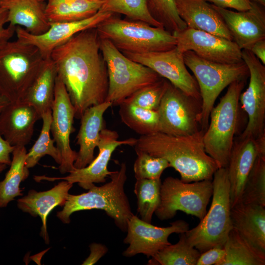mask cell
Here are the masks:
<instances>
[{"instance_id": "obj_30", "label": "cell", "mask_w": 265, "mask_h": 265, "mask_svg": "<svg viewBox=\"0 0 265 265\" xmlns=\"http://www.w3.org/2000/svg\"><path fill=\"white\" fill-rule=\"evenodd\" d=\"M223 247L226 254L221 265H265V254L255 248L234 229Z\"/></svg>"}, {"instance_id": "obj_18", "label": "cell", "mask_w": 265, "mask_h": 265, "mask_svg": "<svg viewBox=\"0 0 265 265\" xmlns=\"http://www.w3.org/2000/svg\"><path fill=\"white\" fill-rule=\"evenodd\" d=\"M110 12L99 10L94 15L80 21L51 23L45 33L33 35L24 28L17 26L15 33L20 41L35 46L44 59L50 58L52 51L78 33L96 28L100 23L110 17Z\"/></svg>"}, {"instance_id": "obj_37", "label": "cell", "mask_w": 265, "mask_h": 265, "mask_svg": "<svg viewBox=\"0 0 265 265\" xmlns=\"http://www.w3.org/2000/svg\"><path fill=\"white\" fill-rule=\"evenodd\" d=\"M152 16L167 30L173 33L187 26L179 16L174 0H147Z\"/></svg>"}, {"instance_id": "obj_4", "label": "cell", "mask_w": 265, "mask_h": 265, "mask_svg": "<svg viewBox=\"0 0 265 265\" xmlns=\"http://www.w3.org/2000/svg\"><path fill=\"white\" fill-rule=\"evenodd\" d=\"M99 38L109 40L122 53L162 52L176 46L173 34L146 22L123 19L112 15L96 27Z\"/></svg>"}, {"instance_id": "obj_33", "label": "cell", "mask_w": 265, "mask_h": 265, "mask_svg": "<svg viewBox=\"0 0 265 265\" xmlns=\"http://www.w3.org/2000/svg\"><path fill=\"white\" fill-rule=\"evenodd\" d=\"M159 179H141L136 180L134 193L137 198V211L141 219L151 223L153 214L160 200Z\"/></svg>"}, {"instance_id": "obj_17", "label": "cell", "mask_w": 265, "mask_h": 265, "mask_svg": "<svg viewBox=\"0 0 265 265\" xmlns=\"http://www.w3.org/2000/svg\"><path fill=\"white\" fill-rule=\"evenodd\" d=\"M118 138L119 134L117 132L105 128L100 133V140L97 146L99 149L98 155L87 166L76 169L66 177L38 176L35 179L49 181L62 180L73 184L78 183L80 186L85 189H89L94 185V183H105L106 178L113 172L108 170L107 165L115 150L123 145L133 146L136 141V139L134 138L122 140H118Z\"/></svg>"}, {"instance_id": "obj_21", "label": "cell", "mask_w": 265, "mask_h": 265, "mask_svg": "<svg viewBox=\"0 0 265 265\" xmlns=\"http://www.w3.org/2000/svg\"><path fill=\"white\" fill-rule=\"evenodd\" d=\"M40 118L35 108L23 101L10 102L0 114V134L12 146L26 145Z\"/></svg>"}, {"instance_id": "obj_13", "label": "cell", "mask_w": 265, "mask_h": 265, "mask_svg": "<svg viewBox=\"0 0 265 265\" xmlns=\"http://www.w3.org/2000/svg\"><path fill=\"white\" fill-rule=\"evenodd\" d=\"M74 118V107L63 82L57 76L52 107L51 132L61 156L58 169L62 174L76 169L74 163L77 152L71 148L70 139L71 134L75 131Z\"/></svg>"}, {"instance_id": "obj_46", "label": "cell", "mask_w": 265, "mask_h": 265, "mask_svg": "<svg viewBox=\"0 0 265 265\" xmlns=\"http://www.w3.org/2000/svg\"><path fill=\"white\" fill-rule=\"evenodd\" d=\"M10 102L6 98L0 96V114L4 107Z\"/></svg>"}, {"instance_id": "obj_24", "label": "cell", "mask_w": 265, "mask_h": 265, "mask_svg": "<svg viewBox=\"0 0 265 265\" xmlns=\"http://www.w3.org/2000/svg\"><path fill=\"white\" fill-rule=\"evenodd\" d=\"M73 185V184L63 180L47 191L37 192L31 189L26 195L17 201V206L23 212L34 217L40 216L42 222L41 235L46 244L49 243L47 230V216L56 206H64L69 190Z\"/></svg>"}, {"instance_id": "obj_20", "label": "cell", "mask_w": 265, "mask_h": 265, "mask_svg": "<svg viewBox=\"0 0 265 265\" xmlns=\"http://www.w3.org/2000/svg\"><path fill=\"white\" fill-rule=\"evenodd\" d=\"M251 1V8L244 11H235L212 4L223 19L233 41L241 50H249L256 42L265 39L263 6Z\"/></svg>"}, {"instance_id": "obj_7", "label": "cell", "mask_w": 265, "mask_h": 265, "mask_svg": "<svg viewBox=\"0 0 265 265\" xmlns=\"http://www.w3.org/2000/svg\"><path fill=\"white\" fill-rule=\"evenodd\" d=\"M244 85V80H240L228 86L225 94L211 110L204 133L205 151L219 168L228 165L238 125L239 96Z\"/></svg>"}, {"instance_id": "obj_31", "label": "cell", "mask_w": 265, "mask_h": 265, "mask_svg": "<svg viewBox=\"0 0 265 265\" xmlns=\"http://www.w3.org/2000/svg\"><path fill=\"white\" fill-rule=\"evenodd\" d=\"M119 106L122 122L136 133L146 135L160 132L158 110L146 109L124 102Z\"/></svg>"}, {"instance_id": "obj_19", "label": "cell", "mask_w": 265, "mask_h": 265, "mask_svg": "<svg viewBox=\"0 0 265 265\" xmlns=\"http://www.w3.org/2000/svg\"><path fill=\"white\" fill-rule=\"evenodd\" d=\"M258 156H265V135L258 138L239 137L234 142L226 168L231 208L239 203L247 177Z\"/></svg>"}, {"instance_id": "obj_2", "label": "cell", "mask_w": 265, "mask_h": 265, "mask_svg": "<svg viewBox=\"0 0 265 265\" xmlns=\"http://www.w3.org/2000/svg\"><path fill=\"white\" fill-rule=\"evenodd\" d=\"M204 133L200 131L180 136L159 132L140 135L133 147L135 152H143L165 159L184 182L212 180L219 167L205 151Z\"/></svg>"}, {"instance_id": "obj_6", "label": "cell", "mask_w": 265, "mask_h": 265, "mask_svg": "<svg viewBox=\"0 0 265 265\" xmlns=\"http://www.w3.org/2000/svg\"><path fill=\"white\" fill-rule=\"evenodd\" d=\"M44 59L35 46L18 39L0 46V96L22 101Z\"/></svg>"}, {"instance_id": "obj_25", "label": "cell", "mask_w": 265, "mask_h": 265, "mask_svg": "<svg viewBox=\"0 0 265 265\" xmlns=\"http://www.w3.org/2000/svg\"><path fill=\"white\" fill-rule=\"evenodd\" d=\"M233 229L265 254V207L238 203L231 209Z\"/></svg>"}, {"instance_id": "obj_26", "label": "cell", "mask_w": 265, "mask_h": 265, "mask_svg": "<svg viewBox=\"0 0 265 265\" xmlns=\"http://www.w3.org/2000/svg\"><path fill=\"white\" fill-rule=\"evenodd\" d=\"M45 6L40 0H1L0 7L8 11V23L23 27L33 35L42 34L50 27Z\"/></svg>"}, {"instance_id": "obj_9", "label": "cell", "mask_w": 265, "mask_h": 265, "mask_svg": "<svg viewBox=\"0 0 265 265\" xmlns=\"http://www.w3.org/2000/svg\"><path fill=\"white\" fill-rule=\"evenodd\" d=\"M99 38L108 74V87L105 101L119 106L136 91L162 78L151 69L126 56L109 40Z\"/></svg>"}, {"instance_id": "obj_41", "label": "cell", "mask_w": 265, "mask_h": 265, "mask_svg": "<svg viewBox=\"0 0 265 265\" xmlns=\"http://www.w3.org/2000/svg\"><path fill=\"white\" fill-rule=\"evenodd\" d=\"M212 4L223 8H232L237 11H244L251 7V0H206Z\"/></svg>"}, {"instance_id": "obj_48", "label": "cell", "mask_w": 265, "mask_h": 265, "mask_svg": "<svg viewBox=\"0 0 265 265\" xmlns=\"http://www.w3.org/2000/svg\"><path fill=\"white\" fill-rule=\"evenodd\" d=\"M7 168V165L0 163V173Z\"/></svg>"}, {"instance_id": "obj_3", "label": "cell", "mask_w": 265, "mask_h": 265, "mask_svg": "<svg viewBox=\"0 0 265 265\" xmlns=\"http://www.w3.org/2000/svg\"><path fill=\"white\" fill-rule=\"evenodd\" d=\"M127 166L122 162L119 170L109 176L110 181L100 186L94 185L88 192L79 195L69 194L62 211L57 217L65 224L70 222L71 215L76 212L102 210L114 220L122 232H127V223L133 214L124 190L127 180Z\"/></svg>"}, {"instance_id": "obj_23", "label": "cell", "mask_w": 265, "mask_h": 265, "mask_svg": "<svg viewBox=\"0 0 265 265\" xmlns=\"http://www.w3.org/2000/svg\"><path fill=\"white\" fill-rule=\"evenodd\" d=\"M112 103L108 101L87 108L80 117V125L77 135L79 145L74 166L76 169L87 166L94 159V150L98 146L101 131L105 128L104 114Z\"/></svg>"}, {"instance_id": "obj_35", "label": "cell", "mask_w": 265, "mask_h": 265, "mask_svg": "<svg viewBox=\"0 0 265 265\" xmlns=\"http://www.w3.org/2000/svg\"><path fill=\"white\" fill-rule=\"evenodd\" d=\"M100 10L125 15L127 19L146 22L153 26L163 27L151 15L147 0H101ZM164 28V27H163Z\"/></svg>"}, {"instance_id": "obj_15", "label": "cell", "mask_w": 265, "mask_h": 265, "mask_svg": "<svg viewBox=\"0 0 265 265\" xmlns=\"http://www.w3.org/2000/svg\"><path fill=\"white\" fill-rule=\"evenodd\" d=\"M173 34L176 47L182 53L191 51L203 59L219 63L242 61L241 50L234 41L187 27Z\"/></svg>"}, {"instance_id": "obj_32", "label": "cell", "mask_w": 265, "mask_h": 265, "mask_svg": "<svg viewBox=\"0 0 265 265\" xmlns=\"http://www.w3.org/2000/svg\"><path fill=\"white\" fill-rule=\"evenodd\" d=\"M180 234L176 243H171L159 250L147 265H196L201 253L188 242L185 233Z\"/></svg>"}, {"instance_id": "obj_22", "label": "cell", "mask_w": 265, "mask_h": 265, "mask_svg": "<svg viewBox=\"0 0 265 265\" xmlns=\"http://www.w3.org/2000/svg\"><path fill=\"white\" fill-rule=\"evenodd\" d=\"M178 14L188 28L233 41L218 12L206 0H174Z\"/></svg>"}, {"instance_id": "obj_28", "label": "cell", "mask_w": 265, "mask_h": 265, "mask_svg": "<svg viewBox=\"0 0 265 265\" xmlns=\"http://www.w3.org/2000/svg\"><path fill=\"white\" fill-rule=\"evenodd\" d=\"M102 3L101 0H49L45 13L50 24L77 21L95 14Z\"/></svg>"}, {"instance_id": "obj_27", "label": "cell", "mask_w": 265, "mask_h": 265, "mask_svg": "<svg viewBox=\"0 0 265 265\" xmlns=\"http://www.w3.org/2000/svg\"><path fill=\"white\" fill-rule=\"evenodd\" d=\"M57 72L51 57L45 59L35 79L22 101L33 106L40 119L42 115L52 110Z\"/></svg>"}, {"instance_id": "obj_40", "label": "cell", "mask_w": 265, "mask_h": 265, "mask_svg": "<svg viewBox=\"0 0 265 265\" xmlns=\"http://www.w3.org/2000/svg\"><path fill=\"white\" fill-rule=\"evenodd\" d=\"M225 254L224 247L212 248L201 253L196 265H221Z\"/></svg>"}, {"instance_id": "obj_44", "label": "cell", "mask_w": 265, "mask_h": 265, "mask_svg": "<svg viewBox=\"0 0 265 265\" xmlns=\"http://www.w3.org/2000/svg\"><path fill=\"white\" fill-rule=\"evenodd\" d=\"M14 146L11 145L0 134V163L10 165L11 162L10 154L12 153Z\"/></svg>"}, {"instance_id": "obj_1", "label": "cell", "mask_w": 265, "mask_h": 265, "mask_svg": "<svg viewBox=\"0 0 265 265\" xmlns=\"http://www.w3.org/2000/svg\"><path fill=\"white\" fill-rule=\"evenodd\" d=\"M51 58L80 119L88 107L106 101L108 87L106 65L96 28L75 35L55 48Z\"/></svg>"}, {"instance_id": "obj_8", "label": "cell", "mask_w": 265, "mask_h": 265, "mask_svg": "<svg viewBox=\"0 0 265 265\" xmlns=\"http://www.w3.org/2000/svg\"><path fill=\"white\" fill-rule=\"evenodd\" d=\"M186 67L192 72L197 82L202 100L199 117L201 130L206 131L211 110L215 102L227 86L233 82L244 79L249 75L247 66L242 60L224 64L207 60L191 51L183 53Z\"/></svg>"}, {"instance_id": "obj_29", "label": "cell", "mask_w": 265, "mask_h": 265, "mask_svg": "<svg viewBox=\"0 0 265 265\" xmlns=\"http://www.w3.org/2000/svg\"><path fill=\"white\" fill-rule=\"evenodd\" d=\"M26 153L25 146H14L10 169L0 182V208L6 207L15 197L23 195L20 185L29 174L25 164Z\"/></svg>"}, {"instance_id": "obj_45", "label": "cell", "mask_w": 265, "mask_h": 265, "mask_svg": "<svg viewBox=\"0 0 265 265\" xmlns=\"http://www.w3.org/2000/svg\"><path fill=\"white\" fill-rule=\"evenodd\" d=\"M249 51L264 65H265V39H263L256 42L252 45Z\"/></svg>"}, {"instance_id": "obj_43", "label": "cell", "mask_w": 265, "mask_h": 265, "mask_svg": "<svg viewBox=\"0 0 265 265\" xmlns=\"http://www.w3.org/2000/svg\"><path fill=\"white\" fill-rule=\"evenodd\" d=\"M89 247L90 254L82 264L83 265L95 264L108 251L106 246L101 243H92Z\"/></svg>"}, {"instance_id": "obj_36", "label": "cell", "mask_w": 265, "mask_h": 265, "mask_svg": "<svg viewBox=\"0 0 265 265\" xmlns=\"http://www.w3.org/2000/svg\"><path fill=\"white\" fill-rule=\"evenodd\" d=\"M238 203L265 207V156H258L256 158Z\"/></svg>"}, {"instance_id": "obj_16", "label": "cell", "mask_w": 265, "mask_h": 265, "mask_svg": "<svg viewBox=\"0 0 265 265\" xmlns=\"http://www.w3.org/2000/svg\"><path fill=\"white\" fill-rule=\"evenodd\" d=\"M123 53L130 59L151 69L187 95L202 101L196 80L187 70L183 53L176 47L162 52Z\"/></svg>"}, {"instance_id": "obj_49", "label": "cell", "mask_w": 265, "mask_h": 265, "mask_svg": "<svg viewBox=\"0 0 265 265\" xmlns=\"http://www.w3.org/2000/svg\"><path fill=\"white\" fill-rule=\"evenodd\" d=\"M40 0L41 1L44 2V1H48L49 0Z\"/></svg>"}, {"instance_id": "obj_14", "label": "cell", "mask_w": 265, "mask_h": 265, "mask_svg": "<svg viewBox=\"0 0 265 265\" xmlns=\"http://www.w3.org/2000/svg\"><path fill=\"white\" fill-rule=\"evenodd\" d=\"M189 224L183 220L171 223L170 226L160 227L146 222L133 214L127 223V234L124 243L129 244L122 254L131 257L143 254L147 258L155 256L159 250L170 245L168 237L173 233H186Z\"/></svg>"}, {"instance_id": "obj_5", "label": "cell", "mask_w": 265, "mask_h": 265, "mask_svg": "<svg viewBox=\"0 0 265 265\" xmlns=\"http://www.w3.org/2000/svg\"><path fill=\"white\" fill-rule=\"evenodd\" d=\"M212 182V199L208 212L196 227L185 233L188 242L201 253L213 247H223L233 229L226 168H218Z\"/></svg>"}, {"instance_id": "obj_39", "label": "cell", "mask_w": 265, "mask_h": 265, "mask_svg": "<svg viewBox=\"0 0 265 265\" xmlns=\"http://www.w3.org/2000/svg\"><path fill=\"white\" fill-rule=\"evenodd\" d=\"M133 165L134 177L137 179H159L165 169L170 167L164 158L152 156L143 152H136Z\"/></svg>"}, {"instance_id": "obj_11", "label": "cell", "mask_w": 265, "mask_h": 265, "mask_svg": "<svg viewBox=\"0 0 265 265\" xmlns=\"http://www.w3.org/2000/svg\"><path fill=\"white\" fill-rule=\"evenodd\" d=\"M202 101L169 82L158 111L160 132L172 135H188L201 130L199 117Z\"/></svg>"}, {"instance_id": "obj_50", "label": "cell", "mask_w": 265, "mask_h": 265, "mask_svg": "<svg viewBox=\"0 0 265 265\" xmlns=\"http://www.w3.org/2000/svg\"><path fill=\"white\" fill-rule=\"evenodd\" d=\"M1 0H0V1Z\"/></svg>"}, {"instance_id": "obj_38", "label": "cell", "mask_w": 265, "mask_h": 265, "mask_svg": "<svg viewBox=\"0 0 265 265\" xmlns=\"http://www.w3.org/2000/svg\"><path fill=\"white\" fill-rule=\"evenodd\" d=\"M169 82L162 78L157 82L136 91L123 102L146 109L157 110Z\"/></svg>"}, {"instance_id": "obj_10", "label": "cell", "mask_w": 265, "mask_h": 265, "mask_svg": "<svg viewBox=\"0 0 265 265\" xmlns=\"http://www.w3.org/2000/svg\"><path fill=\"white\" fill-rule=\"evenodd\" d=\"M212 193L211 180L190 183L168 177L161 183L160 203L154 213L160 220H165L174 217L177 211H181L201 220L207 212Z\"/></svg>"}, {"instance_id": "obj_12", "label": "cell", "mask_w": 265, "mask_h": 265, "mask_svg": "<svg viewBox=\"0 0 265 265\" xmlns=\"http://www.w3.org/2000/svg\"><path fill=\"white\" fill-rule=\"evenodd\" d=\"M241 57L248 68L250 80L239 99L248 117L239 137L258 138L265 135V66L248 50H241Z\"/></svg>"}, {"instance_id": "obj_34", "label": "cell", "mask_w": 265, "mask_h": 265, "mask_svg": "<svg viewBox=\"0 0 265 265\" xmlns=\"http://www.w3.org/2000/svg\"><path fill=\"white\" fill-rule=\"evenodd\" d=\"M43 125L40 135L28 152L26 153L25 164L28 168L36 165L41 158L45 155L52 157L59 165L61 163L59 152L54 146V141L50 136L52 122V110L44 113L41 116Z\"/></svg>"}, {"instance_id": "obj_47", "label": "cell", "mask_w": 265, "mask_h": 265, "mask_svg": "<svg viewBox=\"0 0 265 265\" xmlns=\"http://www.w3.org/2000/svg\"><path fill=\"white\" fill-rule=\"evenodd\" d=\"M252 1L255 2L263 6H265V0H251Z\"/></svg>"}, {"instance_id": "obj_42", "label": "cell", "mask_w": 265, "mask_h": 265, "mask_svg": "<svg viewBox=\"0 0 265 265\" xmlns=\"http://www.w3.org/2000/svg\"><path fill=\"white\" fill-rule=\"evenodd\" d=\"M7 18V10L0 7V47L9 41L15 33L16 26L9 25L5 27V24L8 23Z\"/></svg>"}]
</instances>
